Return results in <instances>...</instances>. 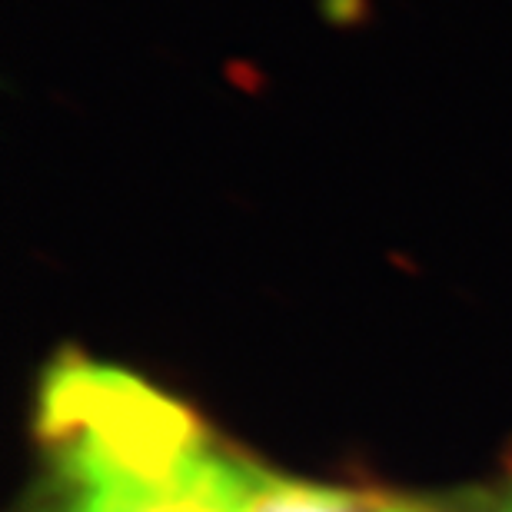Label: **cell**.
<instances>
[{"instance_id": "obj_1", "label": "cell", "mask_w": 512, "mask_h": 512, "mask_svg": "<svg viewBox=\"0 0 512 512\" xmlns=\"http://www.w3.org/2000/svg\"><path fill=\"white\" fill-rule=\"evenodd\" d=\"M37 433L94 446L190 512H370V496L280 476L227 446L137 373L67 353L37 396Z\"/></svg>"}, {"instance_id": "obj_2", "label": "cell", "mask_w": 512, "mask_h": 512, "mask_svg": "<svg viewBox=\"0 0 512 512\" xmlns=\"http://www.w3.org/2000/svg\"><path fill=\"white\" fill-rule=\"evenodd\" d=\"M37 436L50 466L47 512H190L87 443L54 433Z\"/></svg>"}, {"instance_id": "obj_3", "label": "cell", "mask_w": 512, "mask_h": 512, "mask_svg": "<svg viewBox=\"0 0 512 512\" xmlns=\"http://www.w3.org/2000/svg\"><path fill=\"white\" fill-rule=\"evenodd\" d=\"M370 512H436V509L406 503V499H393V496H370Z\"/></svg>"}, {"instance_id": "obj_4", "label": "cell", "mask_w": 512, "mask_h": 512, "mask_svg": "<svg viewBox=\"0 0 512 512\" xmlns=\"http://www.w3.org/2000/svg\"><path fill=\"white\" fill-rule=\"evenodd\" d=\"M493 512H512V489H509V493H506L503 499H499V506H496Z\"/></svg>"}]
</instances>
